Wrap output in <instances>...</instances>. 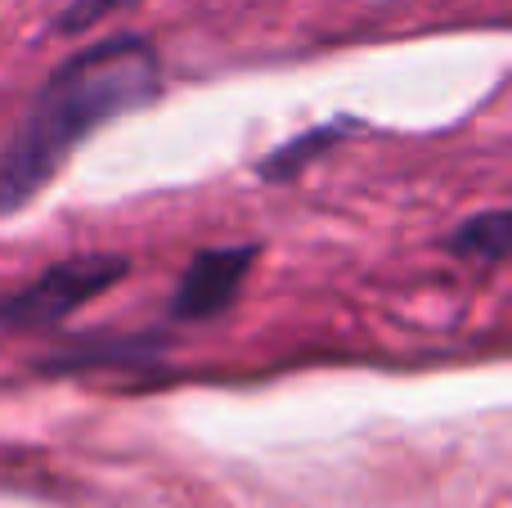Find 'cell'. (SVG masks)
Returning <instances> with one entry per match:
<instances>
[{
	"instance_id": "277c9868",
	"label": "cell",
	"mask_w": 512,
	"mask_h": 508,
	"mask_svg": "<svg viewBox=\"0 0 512 508\" xmlns=\"http://www.w3.org/2000/svg\"><path fill=\"white\" fill-rule=\"evenodd\" d=\"M445 248H450L454 257L499 266V261H504L508 252H512V212H504V207H490V212L468 216L459 230H450Z\"/></svg>"
},
{
	"instance_id": "7a4b0ae2",
	"label": "cell",
	"mask_w": 512,
	"mask_h": 508,
	"mask_svg": "<svg viewBox=\"0 0 512 508\" xmlns=\"http://www.w3.org/2000/svg\"><path fill=\"white\" fill-rule=\"evenodd\" d=\"M126 270H131V261L117 252H81V257L54 261L23 288L0 297V329H50V324L77 315L81 306L99 302L117 279H126Z\"/></svg>"
},
{
	"instance_id": "3957f363",
	"label": "cell",
	"mask_w": 512,
	"mask_h": 508,
	"mask_svg": "<svg viewBox=\"0 0 512 508\" xmlns=\"http://www.w3.org/2000/svg\"><path fill=\"white\" fill-rule=\"evenodd\" d=\"M261 248L256 243H216V248H198L189 266L180 270L176 293H171V320L176 324H207L225 315L239 302L243 284H248Z\"/></svg>"
},
{
	"instance_id": "5b68a950",
	"label": "cell",
	"mask_w": 512,
	"mask_h": 508,
	"mask_svg": "<svg viewBox=\"0 0 512 508\" xmlns=\"http://www.w3.org/2000/svg\"><path fill=\"white\" fill-rule=\"evenodd\" d=\"M337 131H342V126H319V131H310V135H301V140L283 144L279 153H270V158L261 162V171H265L270 180H292L310 158H315L319 149H328L324 140H337Z\"/></svg>"
},
{
	"instance_id": "8992f818",
	"label": "cell",
	"mask_w": 512,
	"mask_h": 508,
	"mask_svg": "<svg viewBox=\"0 0 512 508\" xmlns=\"http://www.w3.org/2000/svg\"><path fill=\"white\" fill-rule=\"evenodd\" d=\"M122 5H131V0H72V5L63 9L59 27H63V32H81V27L99 23L108 9H122Z\"/></svg>"
},
{
	"instance_id": "6da1fadb",
	"label": "cell",
	"mask_w": 512,
	"mask_h": 508,
	"mask_svg": "<svg viewBox=\"0 0 512 508\" xmlns=\"http://www.w3.org/2000/svg\"><path fill=\"white\" fill-rule=\"evenodd\" d=\"M158 90V50L140 32L104 36L68 54L41 81L9 140L0 144V216H18L54 185V176L90 135L144 108Z\"/></svg>"
}]
</instances>
